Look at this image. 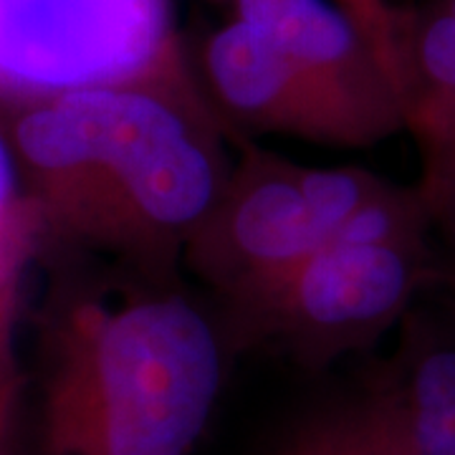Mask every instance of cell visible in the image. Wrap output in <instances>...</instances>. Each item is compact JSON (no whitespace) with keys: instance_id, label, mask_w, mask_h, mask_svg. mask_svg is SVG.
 <instances>
[{"instance_id":"obj_1","label":"cell","mask_w":455,"mask_h":455,"mask_svg":"<svg viewBox=\"0 0 455 455\" xmlns=\"http://www.w3.org/2000/svg\"><path fill=\"white\" fill-rule=\"evenodd\" d=\"M41 233L114 253L142 278L178 274L230 163L200 89L104 86L0 109Z\"/></svg>"},{"instance_id":"obj_13","label":"cell","mask_w":455,"mask_h":455,"mask_svg":"<svg viewBox=\"0 0 455 455\" xmlns=\"http://www.w3.org/2000/svg\"><path fill=\"white\" fill-rule=\"evenodd\" d=\"M334 3L341 5L357 23L359 31L367 36V41L392 71L395 82L400 84V94H403V79H400V16L403 11L392 0H334Z\"/></svg>"},{"instance_id":"obj_8","label":"cell","mask_w":455,"mask_h":455,"mask_svg":"<svg viewBox=\"0 0 455 455\" xmlns=\"http://www.w3.org/2000/svg\"><path fill=\"white\" fill-rule=\"evenodd\" d=\"M405 132L415 140L418 190L435 230L455 223V0H420L400 16Z\"/></svg>"},{"instance_id":"obj_5","label":"cell","mask_w":455,"mask_h":455,"mask_svg":"<svg viewBox=\"0 0 455 455\" xmlns=\"http://www.w3.org/2000/svg\"><path fill=\"white\" fill-rule=\"evenodd\" d=\"M329 238L331 230L311 205L299 164L243 140L182 263L223 296L235 319Z\"/></svg>"},{"instance_id":"obj_14","label":"cell","mask_w":455,"mask_h":455,"mask_svg":"<svg viewBox=\"0 0 455 455\" xmlns=\"http://www.w3.org/2000/svg\"><path fill=\"white\" fill-rule=\"evenodd\" d=\"M443 238V259H438V278L448 283V289L455 293V223L440 228L435 233Z\"/></svg>"},{"instance_id":"obj_9","label":"cell","mask_w":455,"mask_h":455,"mask_svg":"<svg viewBox=\"0 0 455 455\" xmlns=\"http://www.w3.org/2000/svg\"><path fill=\"white\" fill-rule=\"evenodd\" d=\"M276 455H420L387 385L374 379L355 397L319 407L281 440Z\"/></svg>"},{"instance_id":"obj_2","label":"cell","mask_w":455,"mask_h":455,"mask_svg":"<svg viewBox=\"0 0 455 455\" xmlns=\"http://www.w3.org/2000/svg\"><path fill=\"white\" fill-rule=\"evenodd\" d=\"M226 362L220 331L167 281L64 293L41 329L38 455H190Z\"/></svg>"},{"instance_id":"obj_6","label":"cell","mask_w":455,"mask_h":455,"mask_svg":"<svg viewBox=\"0 0 455 455\" xmlns=\"http://www.w3.org/2000/svg\"><path fill=\"white\" fill-rule=\"evenodd\" d=\"M211 104L230 127L331 147H370L359 124L259 28L235 16L203 46Z\"/></svg>"},{"instance_id":"obj_10","label":"cell","mask_w":455,"mask_h":455,"mask_svg":"<svg viewBox=\"0 0 455 455\" xmlns=\"http://www.w3.org/2000/svg\"><path fill=\"white\" fill-rule=\"evenodd\" d=\"M420 455H455V341L415 337L382 374Z\"/></svg>"},{"instance_id":"obj_4","label":"cell","mask_w":455,"mask_h":455,"mask_svg":"<svg viewBox=\"0 0 455 455\" xmlns=\"http://www.w3.org/2000/svg\"><path fill=\"white\" fill-rule=\"evenodd\" d=\"M433 278V243L329 238L256 307L230 319L228 352L274 344L299 364L324 370L382 339Z\"/></svg>"},{"instance_id":"obj_3","label":"cell","mask_w":455,"mask_h":455,"mask_svg":"<svg viewBox=\"0 0 455 455\" xmlns=\"http://www.w3.org/2000/svg\"><path fill=\"white\" fill-rule=\"evenodd\" d=\"M104 86L197 89L170 0H0V109Z\"/></svg>"},{"instance_id":"obj_11","label":"cell","mask_w":455,"mask_h":455,"mask_svg":"<svg viewBox=\"0 0 455 455\" xmlns=\"http://www.w3.org/2000/svg\"><path fill=\"white\" fill-rule=\"evenodd\" d=\"M26 271L0 278V455L23 453L28 374L18 352L20 283Z\"/></svg>"},{"instance_id":"obj_7","label":"cell","mask_w":455,"mask_h":455,"mask_svg":"<svg viewBox=\"0 0 455 455\" xmlns=\"http://www.w3.org/2000/svg\"><path fill=\"white\" fill-rule=\"evenodd\" d=\"M235 16L259 28L334 99L370 147L405 132L400 84L334 0H235Z\"/></svg>"},{"instance_id":"obj_12","label":"cell","mask_w":455,"mask_h":455,"mask_svg":"<svg viewBox=\"0 0 455 455\" xmlns=\"http://www.w3.org/2000/svg\"><path fill=\"white\" fill-rule=\"evenodd\" d=\"M36 238H41V228L23 196L13 149L0 127V278L26 271Z\"/></svg>"}]
</instances>
